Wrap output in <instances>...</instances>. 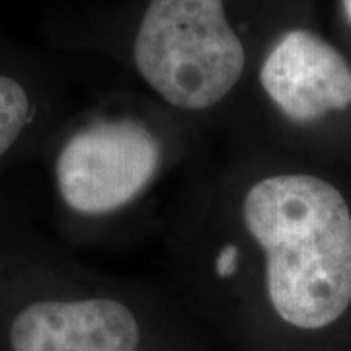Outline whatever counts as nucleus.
<instances>
[{
  "label": "nucleus",
  "instance_id": "obj_1",
  "mask_svg": "<svg viewBox=\"0 0 351 351\" xmlns=\"http://www.w3.org/2000/svg\"><path fill=\"white\" fill-rule=\"evenodd\" d=\"M164 239L170 287L250 341L351 311V203L299 156L225 143L184 174Z\"/></svg>",
  "mask_w": 351,
  "mask_h": 351
},
{
  "label": "nucleus",
  "instance_id": "obj_2",
  "mask_svg": "<svg viewBox=\"0 0 351 351\" xmlns=\"http://www.w3.org/2000/svg\"><path fill=\"white\" fill-rule=\"evenodd\" d=\"M297 0H138L110 51L138 92L219 131L248 82L267 32Z\"/></svg>",
  "mask_w": 351,
  "mask_h": 351
},
{
  "label": "nucleus",
  "instance_id": "obj_3",
  "mask_svg": "<svg viewBox=\"0 0 351 351\" xmlns=\"http://www.w3.org/2000/svg\"><path fill=\"white\" fill-rule=\"evenodd\" d=\"M207 135L138 90L106 94L69 127L55 151L57 201L104 244L119 239L176 174L199 160Z\"/></svg>",
  "mask_w": 351,
  "mask_h": 351
},
{
  "label": "nucleus",
  "instance_id": "obj_4",
  "mask_svg": "<svg viewBox=\"0 0 351 351\" xmlns=\"http://www.w3.org/2000/svg\"><path fill=\"white\" fill-rule=\"evenodd\" d=\"M350 112V51L306 22L295 4L267 32L219 133L230 145L293 156L302 133Z\"/></svg>",
  "mask_w": 351,
  "mask_h": 351
},
{
  "label": "nucleus",
  "instance_id": "obj_5",
  "mask_svg": "<svg viewBox=\"0 0 351 351\" xmlns=\"http://www.w3.org/2000/svg\"><path fill=\"white\" fill-rule=\"evenodd\" d=\"M162 299L151 285L84 274L69 293L27 301L8 324L10 351H147Z\"/></svg>",
  "mask_w": 351,
  "mask_h": 351
},
{
  "label": "nucleus",
  "instance_id": "obj_6",
  "mask_svg": "<svg viewBox=\"0 0 351 351\" xmlns=\"http://www.w3.org/2000/svg\"><path fill=\"white\" fill-rule=\"evenodd\" d=\"M34 98L20 78L0 73V160L24 138L34 121Z\"/></svg>",
  "mask_w": 351,
  "mask_h": 351
},
{
  "label": "nucleus",
  "instance_id": "obj_7",
  "mask_svg": "<svg viewBox=\"0 0 351 351\" xmlns=\"http://www.w3.org/2000/svg\"><path fill=\"white\" fill-rule=\"evenodd\" d=\"M336 10H338V20L343 32L351 36V0H336Z\"/></svg>",
  "mask_w": 351,
  "mask_h": 351
}]
</instances>
